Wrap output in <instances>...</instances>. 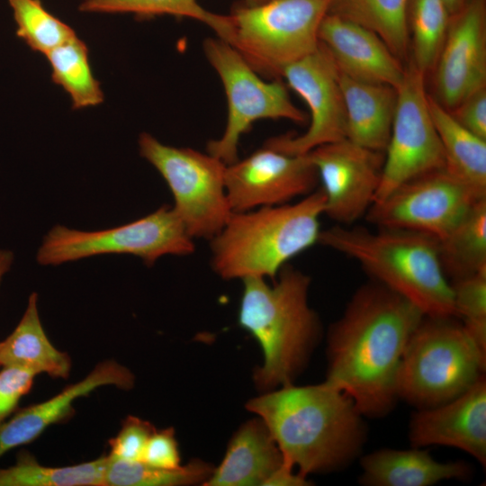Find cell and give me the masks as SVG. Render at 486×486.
Returning <instances> with one entry per match:
<instances>
[{"instance_id": "25", "label": "cell", "mask_w": 486, "mask_h": 486, "mask_svg": "<svg viewBox=\"0 0 486 486\" xmlns=\"http://www.w3.org/2000/svg\"><path fill=\"white\" fill-rule=\"evenodd\" d=\"M444 272L452 283L486 268V197L476 201L438 240Z\"/></svg>"}, {"instance_id": "32", "label": "cell", "mask_w": 486, "mask_h": 486, "mask_svg": "<svg viewBox=\"0 0 486 486\" xmlns=\"http://www.w3.org/2000/svg\"><path fill=\"white\" fill-rule=\"evenodd\" d=\"M16 23V35L33 51L47 55L70 40L76 32L50 14L40 0H8Z\"/></svg>"}, {"instance_id": "5", "label": "cell", "mask_w": 486, "mask_h": 486, "mask_svg": "<svg viewBox=\"0 0 486 486\" xmlns=\"http://www.w3.org/2000/svg\"><path fill=\"white\" fill-rule=\"evenodd\" d=\"M324 213L320 188L294 202L232 212L210 240L211 266L224 280L274 279L292 258L319 242Z\"/></svg>"}, {"instance_id": "7", "label": "cell", "mask_w": 486, "mask_h": 486, "mask_svg": "<svg viewBox=\"0 0 486 486\" xmlns=\"http://www.w3.org/2000/svg\"><path fill=\"white\" fill-rule=\"evenodd\" d=\"M330 0H267L230 14L231 45L257 72L276 79L288 65L313 52Z\"/></svg>"}, {"instance_id": "12", "label": "cell", "mask_w": 486, "mask_h": 486, "mask_svg": "<svg viewBox=\"0 0 486 486\" xmlns=\"http://www.w3.org/2000/svg\"><path fill=\"white\" fill-rule=\"evenodd\" d=\"M425 74L410 60L397 90V104L374 202L402 183L445 167L442 145L431 119Z\"/></svg>"}, {"instance_id": "19", "label": "cell", "mask_w": 486, "mask_h": 486, "mask_svg": "<svg viewBox=\"0 0 486 486\" xmlns=\"http://www.w3.org/2000/svg\"><path fill=\"white\" fill-rule=\"evenodd\" d=\"M135 378L114 360L99 363L84 379L67 386L50 399L23 408L0 424V456L7 451L35 440L50 425L60 423L74 414L73 402L96 389L112 385L122 390L133 387Z\"/></svg>"}, {"instance_id": "6", "label": "cell", "mask_w": 486, "mask_h": 486, "mask_svg": "<svg viewBox=\"0 0 486 486\" xmlns=\"http://www.w3.org/2000/svg\"><path fill=\"white\" fill-rule=\"evenodd\" d=\"M483 354L455 317L424 316L403 352L396 379L398 400L415 410L463 394L485 375Z\"/></svg>"}, {"instance_id": "36", "label": "cell", "mask_w": 486, "mask_h": 486, "mask_svg": "<svg viewBox=\"0 0 486 486\" xmlns=\"http://www.w3.org/2000/svg\"><path fill=\"white\" fill-rule=\"evenodd\" d=\"M142 462L162 469H177L181 467L180 454L175 432L172 428L156 430L149 437Z\"/></svg>"}, {"instance_id": "21", "label": "cell", "mask_w": 486, "mask_h": 486, "mask_svg": "<svg viewBox=\"0 0 486 486\" xmlns=\"http://www.w3.org/2000/svg\"><path fill=\"white\" fill-rule=\"evenodd\" d=\"M339 84L346 110V139L384 152L391 136L397 90L389 85L356 80L340 72Z\"/></svg>"}, {"instance_id": "34", "label": "cell", "mask_w": 486, "mask_h": 486, "mask_svg": "<svg viewBox=\"0 0 486 486\" xmlns=\"http://www.w3.org/2000/svg\"><path fill=\"white\" fill-rule=\"evenodd\" d=\"M155 431L156 428L148 421L128 416L118 434L108 441V456L125 461H141L147 443Z\"/></svg>"}, {"instance_id": "17", "label": "cell", "mask_w": 486, "mask_h": 486, "mask_svg": "<svg viewBox=\"0 0 486 486\" xmlns=\"http://www.w3.org/2000/svg\"><path fill=\"white\" fill-rule=\"evenodd\" d=\"M408 436L412 447L457 448L485 467V375L465 392L446 403L415 410L410 419Z\"/></svg>"}, {"instance_id": "2", "label": "cell", "mask_w": 486, "mask_h": 486, "mask_svg": "<svg viewBox=\"0 0 486 486\" xmlns=\"http://www.w3.org/2000/svg\"><path fill=\"white\" fill-rule=\"evenodd\" d=\"M247 408L263 421L283 462L305 477L345 470L363 454L365 418L346 393L325 381L282 385L250 400Z\"/></svg>"}, {"instance_id": "4", "label": "cell", "mask_w": 486, "mask_h": 486, "mask_svg": "<svg viewBox=\"0 0 486 486\" xmlns=\"http://www.w3.org/2000/svg\"><path fill=\"white\" fill-rule=\"evenodd\" d=\"M318 243L356 261L374 282L425 316L454 317L452 284L442 267L436 238L405 230L373 231L338 224L321 230Z\"/></svg>"}, {"instance_id": "24", "label": "cell", "mask_w": 486, "mask_h": 486, "mask_svg": "<svg viewBox=\"0 0 486 486\" xmlns=\"http://www.w3.org/2000/svg\"><path fill=\"white\" fill-rule=\"evenodd\" d=\"M431 119L445 155V167L477 196L486 197V140L463 127L437 100L428 94Z\"/></svg>"}, {"instance_id": "22", "label": "cell", "mask_w": 486, "mask_h": 486, "mask_svg": "<svg viewBox=\"0 0 486 486\" xmlns=\"http://www.w3.org/2000/svg\"><path fill=\"white\" fill-rule=\"evenodd\" d=\"M283 464V455L261 419L244 424L231 438L207 486L265 485Z\"/></svg>"}, {"instance_id": "29", "label": "cell", "mask_w": 486, "mask_h": 486, "mask_svg": "<svg viewBox=\"0 0 486 486\" xmlns=\"http://www.w3.org/2000/svg\"><path fill=\"white\" fill-rule=\"evenodd\" d=\"M78 9L83 13L133 14L142 18L186 17L204 23L226 42L232 33L230 15L210 12L198 0H82Z\"/></svg>"}, {"instance_id": "20", "label": "cell", "mask_w": 486, "mask_h": 486, "mask_svg": "<svg viewBox=\"0 0 486 486\" xmlns=\"http://www.w3.org/2000/svg\"><path fill=\"white\" fill-rule=\"evenodd\" d=\"M358 482L364 486H432L444 481H466L472 466L464 461L439 462L429 451L380 448L362 454Z\"/></svg>"}, {"instance_id": "28", "label": "cell", "mask_w": 486, "mask_h": 486, "mask_svg": "<svg viewBox=\"0 0 486 486\" xmlns=\"http://www.w3.org/2000/svg\"><path fill=\"white\" fill-rule=\"evenodd\" d=\"M46 58L52 81L70 96L75 110L94 107L104 100L94 77L86 44L77 36L50 51Z\"/></svg>"}, {"instance_id": "9", "label": "cell", "mask_w": 486, "mask_h": 486, "mask_svg": "<svg viewBox=\"0 0 486 486\" xmlns=\"http://www.w3.org/2000/svg\"><path fill=\"white\" fill-rule=\"evenodd\" d=\"M195 250L173 207L163 205L130 223L96 231H81L62 225L44 237L37 254L42 266H58L104 254H129L148 266L166 255L188 256Z\"/></svg>"}, {"instance_id": "15", "label": "cell", "mask_w": 486, "mask_h": 486, "mask_svg": "<svg viewBox=\"0 0 486 486\" xmlns=\"http://www.w3.org/2000/svg\"><path fill=\"white\" fill-rule=\"evenodd\" d=\"M307 154L325 195L324 215L346 226L365 216L380 185L384 152L343 139Z\"/></svg>"}, {"instance_id": "23", "label": "cell", "mask_w": 486, "mask_h": 486, "mask_svg": "<svg viewBox=\"0 0 486 486\" xmlns=\"http://www.w3.org/2000/svg\"><path fill=\"white\" fill-rule=\"evenodd\" d=\"M37 301V293L32 292L20 322L0 342V366H18L37 375L46 374L53 378L67 379L71 370V358L66 352L57 349L48 338Z\"/></svg>"}, {"instance_id": "33", "label": "cell", "mask_w": 486, "mask_h": 486, "mask_svg": "<svg viewBox=\"0 0 486 486\" xmlns=\"http://www.w3.org/2000/svg\"><path fill=\"white\" fill-rule=\"evenodd\" d=\"M451 284L454 317L486 354V268Z\"/></svg>"}, {"instance_id": "8", "label": "cell", "mask_w": 486, "mask_h": 486, "mask_svg": "<svg viewBox=\"0 0 486 486\" xmlns=\"http://www.w3.org/2000/svg\"><path fill=\"white\" fill-rule=\"evenodd\" d=\"M140 156L166 182L173 209L192 238L211 240L230 216L225 187L227 165L208 152L166 145L149 133L139 137Z\"/></svg>"}, {"instance_id": "18", "label": "cell", "mask_w": 486, "mask_h": 486, "mask_svg": "<svg viewBox=\"0 0 486 486\" xmlns=\"http://www.w3.org/2000/svg\"><path fill=\"white\" fill-rule=\"evenodd\" d=\"M319 40L340 73L356 80L389 85L395 89L401 84L405 67L371 30L327 14L319 29Z\"/></svg>"}, {"instance_id": "26", "label": "cell", "mask_w": 486, "mask_h": 486, "mask_svg": "<svg viewBox=\"0 0 486 486\" xmlns=\"http://www.w3.org/2000/svg\"><path fill=\"white\" fill-rule=\"evenodd\" d=\"M409 0H330L328 14L376 33L401 61L408 57Z\"/></svg>"}, {"instance_id": "3", "label": "cell", "mask_w": 486, "mask_h": 486, "mask_svg": "<svg viewBox=\"0 0 486 486\" xmlns=\"http://www.w3.org/2000/svg\"><path fill=\"white\" fill-rule=\"evenodd\" d=\"M241 281L238 323L257 340L264 354L255 382L266 390L291 383L320 336L319 317L309 304L310 278L286 265L273 284L260 277Z\"/></svg>"}, {"instance_id": "37", "label": "cell", "mask_w": 486, "mask_h": 486, "mask_svg": "<svg viewBox=\"0 0 486 486\" xmlns=\"http://www.w3.org/2000/svg\"><path fill=\"white\" fill-rule=\"evenodd\" d=\"M448 111L463 127L486 140V87L471 94Z\"/></svg>"}, {"instance_id": "10", "label": "cell", "mask_w": 486, "mask_h": 486, "mask_svg": "<svg viewBox=\"0 0 486 486\" xmlns=\"http://www.w3.org/2000/svg\"><path fill=\"white\" fill-rule=\"evenodd\" d=\"M204 55L222 82L228 116L222 135L207 143V152L230 165L238 159V144L254 122L285 119L296 123L306 115L292 102L285 86L278 79L266 82L242 56L220 38H207Z\"/></svg>"}, {"instance_id": "11", "label": "cell", "mask_w": 486, "mask_h": 486, "mask_svg": "<svg viewBox=\"0 0 486 486\" xmlns=\"http://www.w3.org/2000/svg\"><path fill=\"white\" fill-rule=\"evenodd\" d=\"M482 198L442 167L398 185L374 202L365 218L377 228L415 231L440 240Z\"/></svg>"}, {"instance_id": "40", "label": "cell", "mask_w": 486, "mask_h": 486, "mask_svg": "<svg viewBox=\"0 0 486 486\" xmlns=\"http://www.w3.org/2000/svg\"><path fill=\"white\" fill-rule=\"evenodd\" d=\"M450 15L459 11L466 0H443Z\"/></svg>"}, {"instance_id": "39", "label": "cell", "mask_w": 486, "mask_h": 486, "mask_svg": "<svg viewBox=\"0 0 486 486\" xmlns=\"http://www.w3.org/2000/svg\"><path fill=\"white\" fill-rule=\"evenodd\" d=\"M14 260L13 253L9 250H0V283L4 274L10 269Z\"/></svg>"}, {"instance_id": "38", "label": "cell", "mask_w": 486, "mask_h": 486, "mask_svg": "<svg viewBox=\"0 0 486 486\" xmlns=\"http://www.w3.org/2000/svg\"><path fill=\"white\" fill-rule=\"evenodd\" d=\"M294 468L283 462V464L268 478L266 486H306L310 482L298 472H294Z\"/></svg>"}, {"instance_id": "31", "label": "cell", "mask_w": 486, "mask_h": 486, "mask_svg": "<svg viewBox=\"0 0 486 486\" xmlns=\"http://www.w3.org/2000/svg\"><path fill=\"white\" fill-rule=\"evenodd\" d=\"M104 486H181L206 482L212 467L202 461H192L177 469H162L142 461H125L107 454Z\"/></svg>"}, {"instance_id": "41", "label": "cell", "mask_w": 486, "mask_h": 486, "mask_svg": "<svg viewBox=\"0 0 486 486\" xmlns=\"http://www.w3.org/2000/svg\"><path fill=\"white\" fill-rule=\"evenodd\" d=\"M247 2L248 4H260V3H264L267 0H245Z\"/></svg>"}, {"instance_id": "16", "label": "cell", "mask_w": 486, "mask_h": 486, "mask_svg": "<svg viewBox=\"0 0 486 486\" xmlns=\"http://www.w3.org/2000/svg\"><path fill=\"white\" fill-rule=\"evenodd\" d=\"M433 68L435 98L447 110L486 87L485 0H466L450 15Z\"/></svg>"}, {"instance_id": "1", "label": "cell", "mask_w": 486, "mask_h": 486, "mask_svg": "<svg viewBox=\"0 0 486 486\" xmlns=\"http://www.w3.org/2000/svg\"><path fill=\"white\" fill-rule=\"evenodd\" d=\"M424 316L376 282L361 285L329 327L325 382L346 393L365 418L386 417L399 401L403 352Z\"/></svg>"}, {"instance_id": "14", "label": "cell", "mask_w": 486, "mask_h": 486, "mask_svg": "<svg viewBox=\"0 0 486 486\" xmlns=\"http://www.w3.org/2000/svg\"><path fill=\"white\" fill-rule=\"evenodd\" d=\"M317 170L309 155H292L265 145L227 165L225 187L232 212L291 202L316 190Z\"/></svg>"}, {"instance_id": "13", "label": "cell", "mask_w": 486, "mask_h": 486, "mask_svg": "<svg viewBox=\"0 0 486 486\" xmlns=\"http://www.w3.org/2000/svg\"><path fill=\"white\" fill-rule=\"evenodd\" d=\"M281 77L307 104L310 122L304 133L274 137L265 145L284 153L301 155L346 139V110L339 72L322 43L310 54L285 67Z\"/></svg>"}, {"instance_id": "27", "label": "cell", "mask_w": 486, "mask_h": 486, "mask_svg": "<svg viewBox=\"0 0 486 486\" xmlns=\"http://www.w3.org/2000/svg\"><path fill=\"white\" fill-rule=\"evenodd\" d=\"M107 459L103 454L93 461L52 467L22 450L14 465L0 469V486H104Z\"/></svg>"}, {"instance_id": "30", "label": "cell", "mask_w": 486, "mask_h": 486, "mask_svg": "<svg viewBox=\"0 0 486 486\" xmlns=\"http://www.w3.org/2000/svg\"><path fill=\"white\" fill-rule=\"evenodd\" d=\"M449 20L450 14L443 0H409L410 60L425 75L434 68Z\"/></svg>"}, {"instance_id": "35", "label": "cell", "mask_w": 486, "mask_h": 486, "mask_svg": "<svg viewBox=\"0 0 486 486\" xmlns=\"http://www.w3.org/2000/svg\"><path fill=\"white\" fill-rule=\"evenodd\" d=\"M37 374L27 369L7 365L0 370V424L15 410L27 394Z\"/></svg>"}]
</instances>
